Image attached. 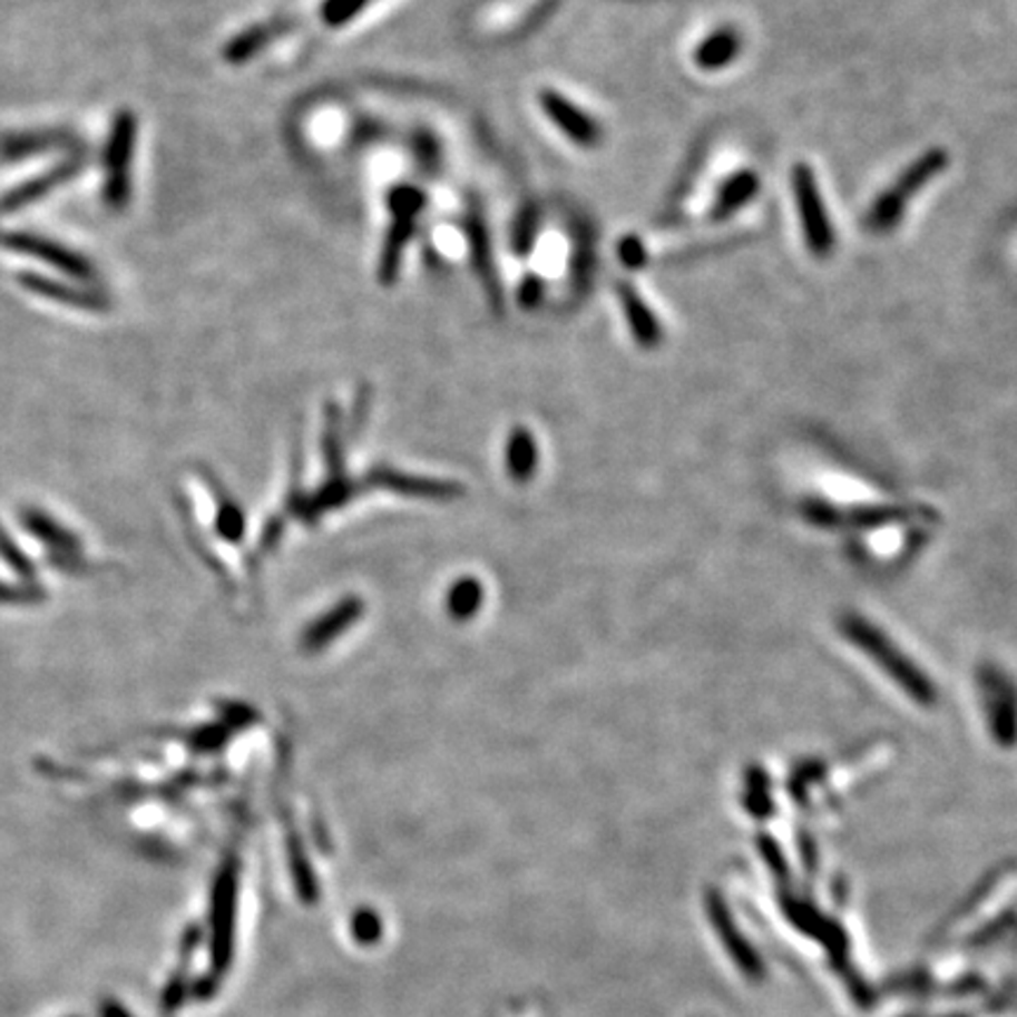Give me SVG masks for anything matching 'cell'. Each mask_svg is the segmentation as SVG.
<instances>
[{
    "label": "cell",
    "instance_id": "obj_1",
    "mask_svg": "<svg viewBox=\"0 0 1017 1017\" xmlns=\"http://www.w3.org/2000/svg\"><path fill=\"white\" fill-rule=\"evenodd\" d=\"M389 205V229L384 236V245L380 253V268L378 276L382 285H393V281L399 278L401 272V262L405 255V247L418 229V219L424 213L427 196L418 186L401 184L393 186L387 198Z\"/></svg>",
    "mask_w": 1017,
    "mask_h": 1017
},
{
    "label": "cell",
    "instance_id": "obj_2",
    "mask_svg": "<svg viewBox=\"0 0 1017 1017\" xmlns=\"http://www.w3.org/2000/svg\"><path fill=\"white\" fill-rule=\"evenodd\" d=\"M947 163H949V156L945 149H930L926 156L911 163L909 168L896 182H892L890 189L883 192L874 201V205H871V211L867 215L869 232H874V234L890 232L892 226L900 222L902 213L907 211V203L915 198L930 179H936L947 168Z\"/></svg>",
    "mask_w": 1017,
    "mask_h": 1017
},
{
    "label": "cell",
    "instance_id": "obj_3",
    "mask_svg": "<svg viewBox=\"0 0 1017 1017\" xmlns=\"http://www.w3.org/2000/svg\"><path fill=\"white\" fill-rule=\"evenodd\" d=\"M792 189L799 207V219L805 238V247L815 257H829L834 253V226L824 211V201L820 194V184L811 165L799 163L792 170Z\"/></svg>",
    "mask_w": 1017,
    "mask_h": 1017
},
{
    "label": "cell",
    "instance_id": "obj_4",
    "mask_svg": "<svg viewBox=\"0 0 1017 1017\" xmlns=\"http://www.w3.org/2000/svg\"><path fill=\"white\" fill-rule=\"evenodd\" d=\"M537 101L539 109L545 111V116L560 130V135L568 137L577 147L591 149L596 144H600L604 133H600L596 118H591L585 109H579L575 101L551 88L539 90Z\"/></svg>",
    "mask_w": 1017,
    "mask_h": 1017
},
{
    "label": "cell",
    "instance_id": "obj_5",
    "mask_svg": "<svg viewBox=\"0 0 1017 1017\" xmlns=\"http://www.w3.org/2000/svg\"><path fill=\"white\" fill-rule=\"evenodd\" d=\"M617 295H619L622 311H625L636 344L643 349L657 346L662 342V325L657 323L653 309L646 304V300L638 295V290L629 283H619Z\"/></svg>",
    "mask_w": 1017,
    "mask_h": 1017
},
{
    "label": "cell",
    "instance_id": "obj_6",
    "mask_svg": "<svg viewBox=\"0 0 1017 1017\" xmlns=\"http://www.w3.org/2000/svg\"><path fill=\"white\" fill-rule=\"evenodd\" d=\"M19 518H22L25 528L36 539H40V542L48 545L57 554H74L76 556L80 551V539L74 532H69L65 526L57 524L50 514L33 509V507H27V509H22V514H19Z\"/></svg>",
    "mask_w": 1017,
    "mask_h": 1017
},
{
    "label": "cell",
    "instance_id": "obj_7",
    "mask_svg": "<svg viewBox=\"0 0 1017 1017\" xmlns=\"http://www.w3.org/2000/svg\"><path fill=\"white\" fill-rule=\"evenodd\" d=\"M742 50V38L735 29H718L702 40L695 50V65L704 71H716L733 65Z\"/></svg>",
    "mask_w": 1017,
    "mask_h": 1017
},
{
    "label": "cell",
    "instance_id": "obj_8",
    "mask_svg": "<svg viewBox=\"0 0 1017 1017\" xmlns=\"http://www.w3.org/2000/svg\"><path fill=\"white\" fill-rule=\"evenodd\" d=\"M759 186H761L759 175L752 173V170H742V173L733 175L728 182L723 184V189L718 192L712 217L714 219H728L731 215L740 213L742 207L759 194Z\"/></svg>",
    "mask_w": 1017,
    "mask_h": 1017
},
{
    "label": "cell",
    "instance_id": "obj_9",
    "mask_svg": "<svg viewBox=\"0 0 1017 1017\" xmlns=\"http://www.w3.org/2000/svg\"><path fill=\"white\" fill-rule=\"evenodd\" d=\"M232 917H234V881L226 879L219 883L217 907H215V951H217L219 966H224V959H229Z\"/></svg>",
    "mask_w": 1017,
    "mask_h": 1017
},
{
    "label": "cell",
    "instance_id": "obj_10",
    "mask_svg": "<svg viewBox=\"0 0 1017 1017\" xmlns=\"http://www.w3.org/2000/svg\"><path fill=\"white\" fill-rule=\"evenodd\" d=\"M281 29H285V27L283 25H278V27L257 25L253 29L238 33L232 43L224 48V59L232 61V65H243V61L253 59L262 48H266L268 40H272L274 33H278Z\"/></svg>",
    "mask_w": 1017,
    "mask_h": 1017
},
{
    "label": "cell",
    "instance_id": "obj_11",
    "mask_svg": "<svg viewBox=\"0 0 1017 1017\" xmlns=\"http://www.w3.org/2000/svg\"><path fill=\"white\" fill-rule=\"evenodd\" d=\"M488 232L479 217L469 219V245H471V260L479 268L481 278L486 285L492 290L495 302L500 300V287H497V276H495V266H492V255H490V245H488Z\"/></svg>",
    "mask_w": 1017,
    "mask_h": 1017
},
{
    "label": "cell",
    "instance_id": "obj_12",
    "mask_svg": "<svg viewBox=\"0 0 1017 1017\" xmlns=\"http://www.w3.org/2000/svg\"><path fill=\"white\" fill-rule=\"evenodd\" d=\"M370 3L372 0H323L319 12H321L323 25H327L332 29H340V27H346L356 14H361Z\"/></svg>",
    "mask_w": 1017,
    "mask_h": 1017
},
{
    "label": "cell",
    "instance_id": "obj_13",
    "mask_svg": "<svg viewBox=\"0 0 1017 1017\" xmlns=\"http://www.w3.org/2000/svg\"><path fill=\"white\" fill-rule=\"evenodd\" d=\"M0 558H3L6 564H8L19 577H25L29 585H36V583H33V579H36V568H33V564H31V558L12 542L10 535L3 530V526H0Z\"/></svg>",
    "mask_w": 1017,
    "mask_h": 1017
},
{
    "label": "cell",
    "instance_id": "obj_14",
    "mask_svg": "<svg viewBox=\"0 0 1017 1017\" xmlns=\"http://www.w3.org/2000/svg\"><path fill=\"white\" fill-rule=\"evenodd\" d=\"M537 236V217L535 211H526L521 217L516 219L514 229H511V247L516 255H530L532 253V243Z\"/></svg>",
    "mask_w": 1017,
    "mask_h": 1017
},
{
    "label": "cell",
    "instance_id": "obj_15",
    "mask_svg": "<svg viewBox=\"0 0 1017 1017\" xmlns=\"http://www.w3.org/2000/svg\"><path fill=\"white\" fill-rule=\"evenodd\" d=\"M46 594L36 585H8L0 583V606H33L43 600Z\"/></svg>",
    "mask_w": 1017,
    "mask_h": 1017
},
{
    "label": "cell",
    "instance_id": "obj_16",
    "mask_svg": "<svg viewBox=\"0 0 1017 1017\" xmlns=\"http://www.w3.org/2000/svg\"><path fill=\"white\" fill-rule=\"evenodd\" d=\"M542 297H545V283L539 276L530 274L521 281V285H518V304H521L524 309H535L542 304Z\"/></svg>",
    "mask_w": 1017,
    "mask_h": 1017
},
{
    "label": "cell",
    "instance_id": "obj_17",
    "mask_svg": "<svg viewBox=\"0 0 1017 1017\" xmlns=\"http://www.w3.org/2000/svg\"><path fill=\"white\" fill-rule=\"evenodd\" d=\"M617 255L629 268H640L643 264H646V251H643V243L638 238H634V236H627V238L619 241Z\"/></svg>",
    "mask_w": 1017,
    "mask_h": 1017
}]
</instances>
